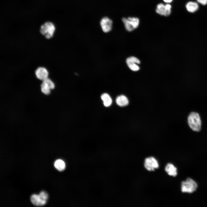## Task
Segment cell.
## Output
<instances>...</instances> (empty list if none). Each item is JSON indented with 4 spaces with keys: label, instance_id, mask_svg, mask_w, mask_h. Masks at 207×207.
Instances as JSON below:
<instances>
[{
    "label": "cell",
    "instance_id": "obj_1",
    "mask_svg": "<svg viewBox=\"0 0 207 207\" xmlns=\"http://www.w3.org/2000/svg\"><path fill=\"white\" fill-rule=\"evenodd\" d=\"M188 124L193 131L198 132L201 127V121L200 115L198 113L192 112L189 114L187 118Z\"/></svg>",
    "mask_w": 207,
    "mask_h": 207
},
{
    "label": "cell",
    "instance_id": "obj_2",
    "mask_svg": "<svg viewBox=\"0 0 207 207\" xmlns=\"http://www.w3.org/2000/svg\"><path fill=\"white\" fill-rule=\"evenodd\" d=\"M55 30V27L53 24L49 21L45 22L41 26L40 32L47 39L52 37Z\"/></svg>",
    "mask_w": 207,
    "mask_h": 207
},
{
    "label": "cell",
    "instance_id": "obj_3",
    "mask_svg": "<svg viewBox=\"0 0 207 207\" xmlns=\"http://www.w3.org/2000/svg\"><path fill=\"white\" fill-rule=\"evenodd\" d=\"M198 187L196 182L190 178L182 182L181 190L182 192L191 193L195 191Z\"/></svg>",
    "mask_w": 207,
    "mask_h": 207
},
{
    "label": "cell",
    "instance_id": "obj_4",
    "mask_svg": "<svg viewBox=\"0 0 207 207\" xmlns=\"http://www.w3.org/2000/svg\"><path fill=\"white\" fill-rule=\"evenodd\" d=\"M125 28L128 31H131L136 28L139 26V20L136 17L125 18L122 19Z\"/></svg>",
    "mask_w": 207,
    "mask_h": 207
},
{
    "label": "cell",
    "instance_id": "obj_5",
    "mask_svg": "<svg viewBox=\"0 0 207 207\" xmlns=\"http://www.w3.org/2000/svg\"><path fill=\"white\" fill-rule=\"evenodd\" d=\"M144 166L147 170L152 171L158 168L159 164L157 160L154 157H150L145 159Z\"/></svg>",
    "mask_w": 207,
    "mask_h": 207
},
{
    "label": "cell",
    "instance_id": "obj_6",
    "mask_svg": "<svg viewBox=\"0 0 207 207\" xmlns=\"http://www.w3.org/2000/svg\"><path fill=\"white\" fill-rule=\"evenodd\" d=\"M171 8V5L169 4L164 5L163 3H160L157 6L156 12L161 15L168 16L170 14Z\"/></svg>",
    "mask_w": 207,
    "mask_h": 207
},
{
    "label": "cell",
    "instance_id": "obj_7",
    "mask_svg": "<svg viewBox=\"0 0 207 207\" xmlns=\"http://www.w3.org/2000/svg\"><path fill=\"white\" fill-rule=\"evenodd\" d=\"M112 20L109 18L105 17L102 18L100 22V25L103 31L105 33L110 32L112 27Z\"/></svg>",
    "mask_w": 207,
    "mask_h": 207
},
{
    "label": "cell",
    "instance_id": "obj_8",
    "mask_svg": "<svg viewBox=\"0 0 207 207\" xmlns=\"http://www.w3.org/2000/svg\"><path fill=\"white\" fill-rule=\"evenodd\" d=\"M126 63L129 68L132 71H137L139 69L138 64H140V61L137 58L131 56L128 58Z\"/></svg>",
    "mask_w": 207,
    "mask_h": 207
},
{
    "label": "cell",
    "instance_id": "obj_9",
    "mask_svg": "<svg viewBox=\"0 0 207 207\" xmlns=\"http://www.w3.org/2000/svg\"><path fill=\"white\" fill-rule=\"evenodd\" d=\"M35 73L36 77L42 81L48 78V72L46 69L44 67L38 68L35 70Z\"/></svg>",
    "mask_w": 207,
    "mask_h": 207
},
{
    "label": "cell",
    "instance_id": "obj_10",
    "mask_svg": "<svg viewBox=\"0 0 207 207\" xmlns=\"http://www.w3.org/2000/svg\"><path fill=\"white\" fill-rule=\"evenodd\" d=\"M116 104L120 107H124L129 103V100L127 97L124 95H120L117 97L116 99Z\"/></svg>",
    "mask_w": 207,
    "mask_h": 207
},
{
    "label": "cell",
    "instance_id": "obj_11",
    "mask_svg": "<svg viewBox=\"0 0 207 207\" xmlns=\"http://www.w3.org/2000/svg\"><path fill=\"white\" fill-rule=\"evenodd\" d=\"M165 170L169 175L175 177L177 175V169L172 164L169 163L165 167Z\"/></svg>",
    "mask_w": 207,
    "mask_h": 207
},
{
    "label": "cell",
    "instance_id": "obj_12",
    "mask_svg": "<svg viewBox=\"0 0 207 207\" xmlns=\"http://www.w3.org/2000/svg\"><path fill=\"white\" fill-rule=\"evenodd\" d=\"M101 97L105 106L108 107L112 104V99L108 93H104L102 94Z\"/></svg>",
    "mask_w": 207,
    "mask_h": 207
},
{
    "label": "cell",
    "instance_id": "obj_13",
    "mask_svg": "<svg viewBox=\"0 0 207 207\" xmlns=\"http://www.w3.org/2000/svg\"><path fill=\"white\" fill-rule=\"evenodd\" d=\"M186 7L188 12L193 13L198 9L199 6L198 4L196 2L190 1L187 3Z\"/></svg>",
    "mask_w": 207,
    "mask_h": 207
},
{
    "label": "cell",
    "instance_id": "obj_14",
    "mask_svg": "<svg viewBox=\"0 0 207 207\" xmlns=\"http://www.w3.org/2000/svg\"><path fill=\"white\" fill-rule=\"evenodd\" d=\"M55 168L59 171H62L65 168V164L63 161L60 159L57 160L54 164Z\"/></svg>",
    "mask_w": 207,
    "mask_h": 207
},
{
    "label": "cell",
    "instance_id": "obj_15",
    "mask_svg": "<svg viewBox=\"0 0 207 207\" xmlns=\"http://www.w3.org/2000/svg\"><path fill=\"white\" fill-rule=\"evenodd\" d=\"M41 92L46 95H49L50 93L51 89L45 82L42 81L41 85Z\"/></svg>",
    "mask_w": 207,
    "mask_h": 207
},
{
    "label": "cell",
    "instance_id": "obj_16",
    "mask_svg": "<svg viewBox=\"0 0 207 207\" xmlns=\"http://www.w3.org/2000/svg\"><path fill=\"white\" fill-rule=\"evenodd\" d=\"M39 196L41 201V206L44 205L48 198L47 194L45 192L42 191L39 193Z\"/></svg>",
    "mask_w": 207,
    "mask_h": 207
},
{
    "label": "cell",
    "instance_id": "obj_17",
    "mask_svg": "<svg viewBox=\"0 0 207 207\" xmlns=\"http://www.w3.org/2000/svg\"><path fill=\"white\" fill-rule=\"evenodd\" d=\"M30 200L32 204L37 206H41L40 200L39 195L34 194L31 195Z\"/></svg>",
    "mask_w": 207,
    "mask_h": 207
},
{
    "label": "cell",
    "instance_id": "obj_18",
    "mask_svg": "<svg viewBox=\"0 0 207 207\" xmlns=\"http://www.w3.org/2000/svg\"><path fill=\"white\" fill-rule=\"evenodd\" d=\"M43 81H44L47 83L51 89H53L55 88V85L54 84L53 82L48 78Z\"/></svg>",
    "mask_w": 207,
    "mask_h": 207
},
{
    "label": "cell",
    "instance_id": "obj_19",
    "mask_svg": "<svg viewBox=\"0 0 207 207\" xmlns=\"http://www.w3.org/2000/svg\"><path fill=\"white\" fill-rule=\"evenodd\" d=\"M199 3L204 5H206L207 4V0H197Z\"/></svg>",
    "mask_w": 207,
    "mask_h": 207
},
{
    "label": "cell",
    "instance_id": "obj_20",
    "mask_svg": "<svg viewBox=\"0 0 207 207\" xmlns=\"http://www.w3.org/2000/svg\"><path fill=\"white\" fill-rule=\"evenodd\" d=\"M163 1L165 2L170 3L172 1V0H163Z\"/></svg>",
    "mask_w": 207,
    "mask_h": 207
}]
</instances>
